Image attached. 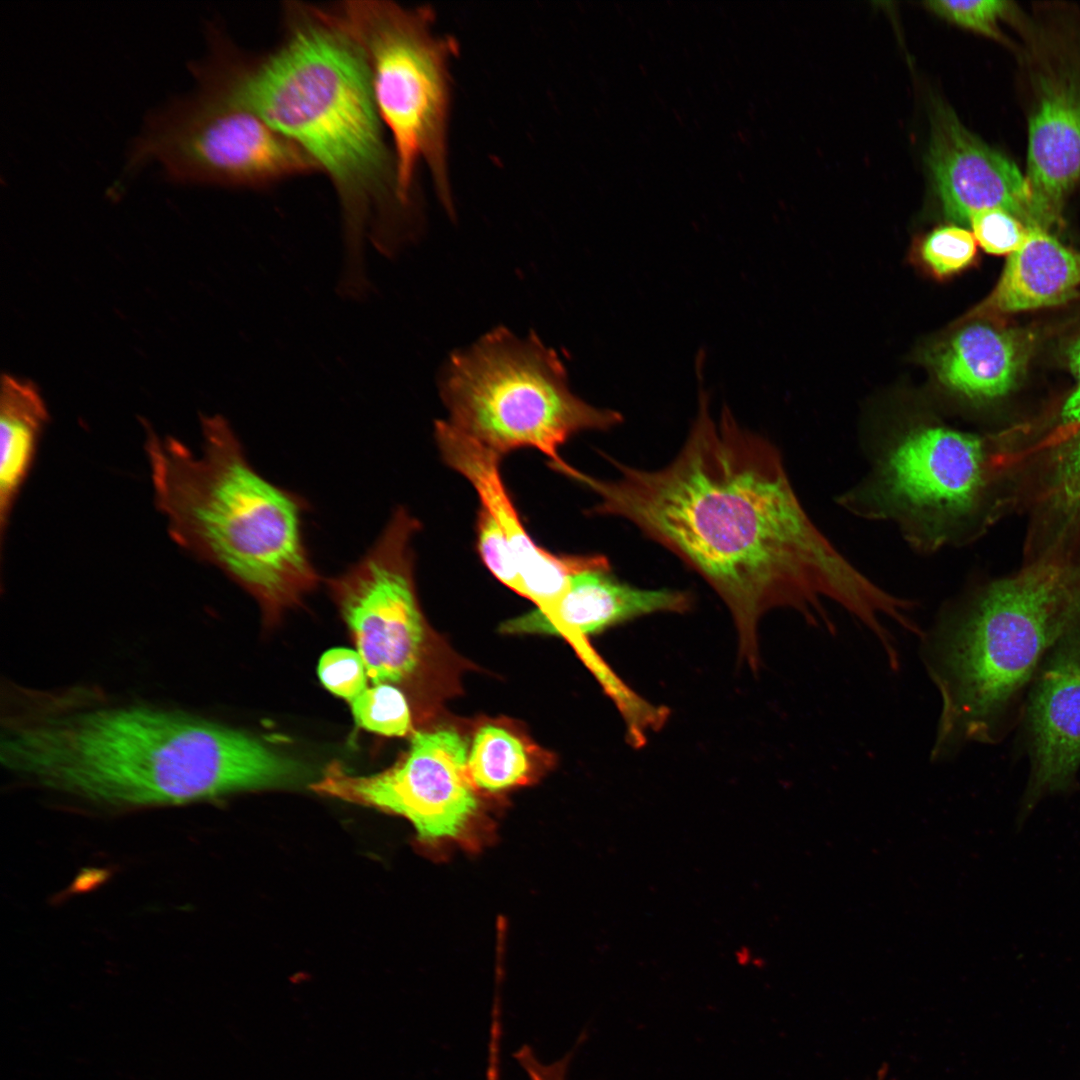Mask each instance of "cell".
Returning <instances> with one entry per match:
<instances>
[{
  "label": "cell",
  "instance_id": "cell-1",
  "mask_svg": "<svg viewBox=\"0 0 1080 1080\" xmlns=\"http://www.w3.org/2000/svg\"><path fill=\"white\" fill-rule=\"evenodd\" d=\"M696 416L676 457L645 470L603 455L615 479L579 472L596 494L591 515L623 518L701 576L733 619L742 659L759 663L758 624L790 608L833 631V601L877 639L907 601L882 589L821 532L802 506L779 450L723 405L718 418L699 380Z\"/></svg>",
  "mask_w": 1080,
  "mask_h": 1080
},
{
  "label": "cell",
  "instance_id": "cell-2",
  "mask_svg": "<svg viewBox=\"0 0 1080 1080\" xmlns=\"http://www.w3.org/2000/svg\"><path fill=\"white\" fill-rule=\"evenodd\" d=\"M283 16L282 39L270 52L248 59L216 33L192 73L201 86L250 108L327 175L342 218L339 284L362 290L370 284L365 239L396 256L419 234V209L400 196L366 61L334 8L288 2Z\"/></svg>",
  "mask_w": 1080,
  "mask_h": 1080
},
{
  "label": "cell",
  "instance_id": "cell-3",
  "mask_svg": "<svg viewBox=\"0 0 1080 1080\" xmlns=\"http://www.w3.org/2000/svg\"><path fill=\"white\" fill-rule=\"evenodd\" d=\"M9 705L1 760L26 780L113 808L172 806L289 787L304 767L262 740L183 710L96 693L30 692Z\"/></svg>",
  "mask_w": 1080,
  "mask_h": 1080
},
{
  "label": "cell",
  "instance_id": "cell-4",
  "mask_svg": "<svg viewBox=\"0 0 1080 1080\" xmlns=\"http://www.w3.org/2000/svg\"><path fill=\"white\" fill-rule=\"evenodd\" d=\"M200 421L201 455L145 423L155 504L174 542L247 591L272 626L320 581L302 532L308 503L252 467L224 417Z\"/></svg>",
  "mask_w": 1080,
  "mask_h": 1080
},
{
  "label": "cell",
  "instance_id": "cell-5",
  "mask_svg": "<svg viewBox=\"0 0 1080 1080\" xmlns=\"http://www.w3.org/2000/svg\"><path fill=\"white\" fill-rule=\"evenodd\" d=\"M1079 621L1080 563L1042 561L947 602L920 636L941 700L930 759L1001 741L1040 663Z\"/></svg>",
  "mask_w": 1080,
  "mask_h": 1080
},
{
  "label": "cell",
  "instance_id": "cell-6",
  "mask_svg": "<svg viewBox=\"0 0 1080 1080\" xmlns=\"http://www.w3.org/2000/svg\"><path fill=\"white\" fill-rule=\"evenodd\" d=\"M439 392L455 429L501 457L539 450L565 476L572 466L558 449L569 438L623 422L620 412L571 391L563 362L536 334L521 338L505 327L453 352L440 371Z\"/></svg>",
  "mask_w": 1080,
  "mask_h": 1080
},
{
  "label": "cell",
  "instance_id": "cell-7",
  "mask_svg": "<svg viewBox=\"0 0 1080 1080\" xmlns=\"http://www.w3.org/2000/svg\"><path fill=\"white\" fill-rule=\"evenodd\" d=\"M995 441L915 419L863 440L869 470L838 497L848 512L894 524L925 554L962 544L985 506Z\"/></svg>",
  "mask_w": 1080,
  "mask_h": 1080
},
{
  "label": "cell",
  "instance_id": "cell-8",
  "mask_svg": "<svg viewBox=\"0 0 1080 1080\" xmlns=\"http://www.w3.org/2000/svg\"><path fill=\"white\" fill-rule=\"evenodd\" d=\"M334 9L366 61L394 151L401 198L418 208L415 183L424 164L439 201L453 216L448 123L456 40L435 32V14L426 6L360 0L341 2Z\"/></svg>",
  "mask_w": 1080,
  "mask_h": 1080
},
{
  "label": "cell",
  "instance_id": "cell-9",
  "mask_svg": "<svg viewBox=\"0 0 1080 1080\" xmlns=\"http://www.w3.org/2000/svg\"><path fill=\"white\" fill-rule=\"evenodd\" d=\"M149 164L176 184L249 189L320 172L250 108L198 88L147 114L129 147L123 177Z\"/></svg>",
  "mask_w": 1080,
  "mask_h": 1080
},
{
  "label": "cell",
  "instance_id": "cell-10",
  "mask_svg": "<svg viewBox=\"0 0 1080 1080\" xmlns=\"http://www.w3.org/2000/svg\"><path fill=\"white\" fill-rule=\"evenodd\" d=\"M417 519L398 507L368 552L326 580L372 684L410 682L421 664L425 625L414 585Z\"/></svg>",
  "mask_w": 1080,
  "mask_h": 1080
},
{
  "label": "cell",
  "instance_id": "cell-11",
  "mask_svg": "<svg viewBox=\"0 0 1080 1080\" xmlns=\"http://www.w3.org/2000/svg\"><path fill=\"white\" fill-rule=\"evenodd\" d=\"M468 746L453 729L414 733L407 752L391 767L355 775L333 761L311 789L323 796L406 818L425 843L459 839L472 825L479 802L468 775Z\"/></svg>",
  "mask_w": 1080,
  "mask_h": 1080
},
{
  "label": "cell",
  "instance_id": "cell-12",
  "mask_svg": "<svg viewBox=\"0 0 1080 1080\" xmlns=\"http://www.w3.org/2000/svg\"><path fill=\"white\" fill-rule=\"evenodd\" d=\"M1019 722L1029 759L1016 821L1022 827L1042 800L1080 788V621L1040 663Z\"/></svg>",
  "mask_w": 1080,
  "mask_h": 1080
},
{
  "label": "cell",
  "instance_id": "cell-13",
  "mask_svg": "<svg viewBox=\"0 0 1080 1080\" xmlns=\"http://www.w3.org/2000/svg\"><path fill=\"white\" fill-rule=\"evenodd\" d=\"M931 122L928 166L950 221L967 225L977 211L1001 209L1037 227L1026 177L1010 159L968 131L946 106H936Z\"/></svg>",
  "mask_w": 1080,
  "mask_h": 1080
},
{
  "label": "cell",
  "instance_id": "cell-14",
  "mask_svg": "<svg viewBox=\"0 0 1080 1080\" xmlns=\"http://www.w3.org/2000/svg\"><path fill=\"white\" fill-rule=\"evenodd\" d=\"M434 435L445 463L471 483L481 508L508 539L521 575L523 596L539 604V608L557 600L572 574L609 562L601 554H554L539 546L525 529L502 479V457L445 420L435 422Z\"/></svg>",
  "mask_w": 1080,
  "mask_h": 1080
},
{
  "label": "cell",
  "instance_id": "cell-15",
  "mask_svg": "<svg viewBox=\"0 0 1080 1080\" xmlns=\"http://www.w3.org/2000/svg\"><path fill=\"white\" fill-rule=\"evenodd\" d=\"M1036 88L1025 177L1036 226L1047 230L1080 181V67H1047L1039 71Z\"/></svg>",
  "mask_w": 1080,
  "mask_h": 1080
},
{
  "label": "cell",
  "instance_id": "cell-16",
  "mask_svg": "<svg viewBox=\"0 0 1080 1080\" xmlns=\"http://www.w3.org/2000/svg\"><path fill=\"white\" fill-rule=\"evenodd\" d=\"M694 603L688 591L645 589L619 580L610 562L572 574L563 593L547 607L518 618L521 633H558L559 623L583 635L655 613H685Z\"/></svg>",
  "mask_w": 1080,
  "mask_h": 1080
},
{
  "label": "cell",
  "instance_id": "cell-17",
  "mask_svg": "<svg viewBox=\"0 0 1080 1080\" xmlns=\"http://www.w3.org/2000/svg\"><path fill=\"white\" fill-rule=\"evenodd\" d=\"M940 383L972 402L997 399L1016 383L1024 363V347L1015 334L974 323L941 345L931 358Z\"/></svg>",
  "mask_w": 1080,
  "mask_h": 1080
},
{
  "label": "cell",
  "instance_id": "cell-18",
  "mask_svg": "<svg viewBox=\"0 0 1080 1080\" xmlns=\"http://www.w3.org/2000/svg\"><path fill=\"white\" fill-rule=\"evenodd\" d=\"M1080 287V252L1047 230L1030 227L1022 246L1010 254L982 312L1011 313L1057 305Z\"/></svg>",
  "mask_w": 1080,
  "mask_h": 1080
},
{
  "label": "cell",
  "instance_id": "cell-19",
  "mask_svg": "<svg viewBox=\"0 0 1080 1080\" xmlns=\"http://www.w3.org/2000/svg\"><path fill=\"white\" fill-rule=\"evenodd\" d=\"M47 419V408L37 387L30 381L3 374L0 395L2 545L12 507L30 471Z\"/></svg>",
  "mask_w": 1080,
  "mask_h": 1080
},
{
  "label": "cell",
  "instance_id": "cell-20",
  "mask_svg": "<svg viewBox=\"0 0 1080 1080\" xmlns=\"http://www.w3.org/2000/svg\"><path fill=\"white\" fill-rule=\"evenodd\" d=\"M467 768L475 789L497 793L525 782L531 764L524 743L516 735L487 724L473 738Z\"/></svg>",
  "mask_w": 1080,
  "mask_h": 1080
},
{
  "label": "cell",
  "instance_id": "cell-21",
  "mask_svg": "<svg viewBox=\"0 0 1080 1080\" xmlns=\"http://www.w3.org/2000/svg\"><path fill=\"white\" fill-rule=\"evenodd\" d=\"M358 727L387 737H403L411 730L409 703L403 691L388 683L366 688L351 702Z\"/></svg>",
  "mask_w": 1080,
  "mask_h": 1080
},
{
  "label": "cell",
  "instance_id": "cell-22",
  "mask_svg": "<svg viewBox=\"0 0 1080 1080\" xmlns=\"http://www.w3.org/2000/svg\"><path fill=\"white\" fill-rule=\"evenodd\" d=\"M976 253L974 235L958 225L934 229L923 239L920 247L922 260L939 277L965 269L974 261Z\"/></svg>",
  "mask_w": 1080,
  "mask_h": 1080
},
{
  "label": "cell",
  "instance_id": "cell-23",
  "mask_svg": "<svg viewBox=\"0 0 1080 1080\" xmlns=\"http://www.w3.org/2000/svg\"><path fill=\"white\" fill-rule=\"evenodd\" d=\"M477 549L486 568L502 584L523 595L522 579L512 547L492 516L480 508L476 522Z\"/></svg>",
  "mask_w": 1080,
  "mask_h": 1080
},
{
  "label": "cell",
  "instance_id": "cell-24",
  "mask_svg": "<svg viewBox=\"0 0 1080 1080\" xmlns=\"http://www.w3.org/2000/svg\"><path fill=\"white\" fill-rule=\"evenodd\" d=\"M969 225L976 241L986 252L1008 256L1022 246L1030 228L1001 209L977 211L971 215Z\"/></svg>",
  "mask_w": 1080,
  "mask_h": 1080
},
{
  "label": "cell",
  "instance_id": "cell-25",
  "mask_svg": "<svg viewBox=\"0 0 1080 1080\" xmlns=\"http://www.w3.org/2000/svg\"><path fill=\"white\" fill-rule=\"evenodd\" d=\"M322 685L349 703L367 688V673L357 651L332 648L320 658L317 668Z\"/></svg>",
  "mask_w": 1080,
  "mask_h": 1080
},
{
  "label": "cell",
  "instance_id": "cell-26",
  "mask_svg": "<svg viewBox=\"0 0 1080 1080\" xmlns=\"http://www.w3.org/2000/svg\"><path fill=\"white\" fill-rule=\"evenodd\" d=\"M927 8L944 19L985 36L999 39L998 21L1010 10L1009 2L999 0L980 1H929Z\"/></svg>",
  "mask_w": 1080,
  "mask_h": 1080
},
{
  "label": "cell",
  "instance_id": "cell-27",
  "mask_svg": "<svg viewBox=\"0 0 1080 1080\" xmlns=\"http://www.w3.org/2000/svg\"><path fill=\"white\" fill-rule=\"evenodd\" d=\"M1071 364L1079 382L1077 389L1068 398L1063 407V417L1069 422L1080 424V342L1076 344L1071 351ZM1065 467L1071 471L1080 468V440H1078V443L1070 454Z\"/></svg>",
  "mask_w": 1080,
  "mask_h": 1080
},
{
  "label": "cell",
  "instance_id": "cell-28",
  "mask_svg": "<svg viewBox=\"0 0 1080 1080\" xmlns=\"http://www.w3.org/2000/svg\"><path fill=\"white\" fill-rule=\"evenodd\" d=\"M569 1066L563 1061L535 1062L528 1066V1080H567Z\"/></svg>",
  "mask_w": 1080,
  "mask_h": 1080
}]
</instances>
